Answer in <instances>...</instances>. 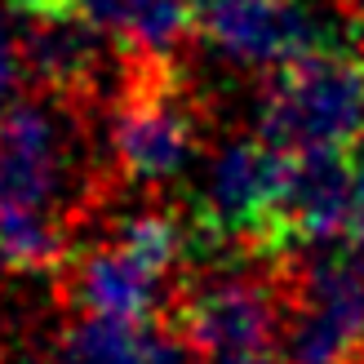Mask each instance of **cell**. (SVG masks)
I'll use <instances>...</instances> for the list:
<instances>
[{"mask_svg":"<svg viewBox=\"0 0 364 364\" xmlns=\"http://www.w3.org/2000/svg\"><path fill=\"white\" fill-rule=\"evenodd\" d=\"M112 245L124 249L142 271H151V276L160 280L165 271H173V262L182 258V249L191 245V235L182 231L178 218H169V213H138V218H129V223H120Z\"/></svg>","mask_w":364,"mask_h":364,"instance_id":"cell-11","label":"cell"},{"mask_svg":"<svg viewBox=\"0 0 364 364\" xmlns=\"http://www.w3.org/2000/svg\"><path fill=\"white\" fill-rule=\"evenodd\" d=\"M71 9L85 14L94 27L120 36V31H124V23H129V14L138 9V0H71Z\"/></svg>","mask_w":364,"mask_h":364,"instance_id":"cell-13","label":"cell"},{"mask_svg":"<svg viewBox=\"0 0 364 364\" xmlns=\"http://www.w3.org/2000/svg\"><path fill=\"white\" fill-rule=\"evenodd\" d=\"M351 213H355V178L347 147H316L289 156V178L280 196L284 253L338 245V235L351 231Z\"/></svg>","mask_w":364,"mask_h":364,"instance_id":"cell-8","label":"cell"},{"mask_svg":"<svg viewBox=\"0 0 364 364\" xmlns=\"http://www.w3.org/2000/svg\"><path fill=\"white\" fill-rule=\"evenodd\" d=\"M27 80V67H23V45H18V27H9L0 18V112L14 102V89Z\"/></svg>","mask_w":364,"mask_h":364,"instance_id":"cell-12","label":"cell"},{"mask_svg":"<svg viewBox=\"0 0 364 364\" xmlns=\"http://www.w3.org/2000/svg\"><path fill=\"white\" fill-rule=\"evenodd\" d=\"M142 347H147V324L85 316L67 329L58 364H142Z\"/></svg>","mask_w":364,"mask_h":364,"instance_id":"cell-10","label":"cell"},{"mask_svg":"<svg viewBox=\"0 0 364 364\" xmlns=\"http://www.w3.org/2000/svg\"><path fill=\"white\" fill-rule=\"evenodd\" d=\"M289 178V151L267 138H231L209 160L196 235L209 245H240L253 258H289L280 235V196Z\"/></svg>","mask_w":364,"mask_h":364,"instance_id":"cell-3","label":"cell"},{"mask_svg":"<svg viewBox=\"0 0 364 364\" xmlns=\"http://www.w3.org/2000/svg\"><path fill=\"white\" fill-rule=\"evenodd\" d=\"M364 134V63L351 49H320L271 67L258 94V138L289 156L351 147Z\"/></svg>","mask_w":364,"mask_h":364,"instance_id":"cell-1","label":"cell"},{"mask_svg":"<svg viewBox=\"0 0 364 364\" xmlns=\"http://www.w3.org/2000/svg\"><path fill=\"white\" fill-rule=\"evenodd\" d=\"M342 27H347V49L364 63V0H347L342 5Z\"/></svg>","mask_w":364,"mask_h":364,"instance_id":"cell-14","label":"cell"},{"mask_svg":"<svg viewBox=\"0 0 364 364\" xmlns=\"http://www.w3.org/2000/svg\"><path fill=\"white\" fill-rule=\"evenodd\" d=\"M129 63L112 107V156L124 178H173L196 151V112L173 63Z\"/></svg>","mask_w":364,"mask_h":364,"instance_id":"cell-4","label":"cell"},{"mask_svg":"<svg viewBox=\"0 0 364 364\" xmlns=\"http://www.w3.org/2000/svg\"><path fill=\"white\" fill-rule=\"evenodd\" d=\"M284 364H364V267L351 245L306 249Z\"/></svg>","mask_w":364,"mask_h":364,"instance_id":"cell-5","label":"cell"},{"mask_svg":"<svg viewBox=\"0 0 364 364\" xmlns=\"http://www.w3.org/2000/svg\"><path fill=\"white\" fill-rule=\"evenodd\" d=\"M5 5L18 18H36V14H63V9H71V0H5Z\"/></svg>","mask_w":364,"mask_h":364,"instance_id":"cell-15","label":"cell"},{"mask_svg":"<svg viewBox=\"0 0 364 364\" xmlns=\"http://www.w3.org/2000/svg\"><path fill=\"white\" fill-rule=\"evenodd\" d=\"M165 329H173L200 360L271 351L280 329L276 284L262 276H245V271H218V276L191 280L169 306Z\"/></svg>","mask_w":364,"mask_h":364,"instance_id":"cell-7","label":"cell"},{"mask_svg":"<svg viewBox=\"0 0 364 364\" xmlns=\"http://www.w3.org/2000/svg\"><path fill=\"white\" fill-rule=\"evenodd\" d=\"M156 276L142 271L124 249H89L80 253L67 271V294L85 316H107V320H129L147 324L156 311Z\"/></svg>","mask_w":364,"mask_h":364,"instance_id":"cell-9","label":"cell"},{"mask_svg":"<svg viewBox=\"0 0 364 364\" xmlns=\"http://www.w3.org/2000/svg\"><path fill=\"white\" fill-rule=\"evenodd\" d=\"M200 36L235 67H284L302 53L347 49V27L324 18L306 0H205Z\"/></svg>","mask_w":364,"mask_h":364,"instance_id":"cell-6","label":"cell"},{"mask_svg":"<svg viewBox=\"0 0 364 364\" xmlns=\"http://www.w3.org/2000/svg\"><path fill=\"white\" fill-rule=\"evenodd\" d=\"M80 116L76 102L36 89L0 112V213H31L63 227L58 200L80 169Z\"/></svg>","mask_w":364,"mask_h":364,"instance_id":"cell-2","label":"cell"},{"mask_svg":"<svg viewBox=\"0 0 364 364\" xmlns=\"http://www.w3.org/2000/svg\"><path fill=\"white\" fill-rule=\"evenodd\" d=\"M23 364H41V360H23Z\"/></svg>","mask_w":364,"mask_h":364,"instance_id":"cell-16","label":"cell"}]
</instances>
